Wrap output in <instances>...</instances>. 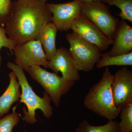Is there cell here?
Returning a JSON list of instances; mask_svg holds the SVG:
<instances>
[{"mask_svg":"<svg viewBox=\"0 0 132 132\" xmlns=\"http://www.w3.org/2000/svg\"><path fill=\"white\" fill-rule=\"evenodd\" d=\"M52 14L47 3L40 0H16L13 2L5 29L16 44L39 39L51 22Z\"/></svg>","mask_w":132,"mask_h":132,"instance_id":"6da1fadb","label":"cell"},{"mask_svg":"<svg viewBox=\"0 0 132 132\" xmlns=\"http://www.w3.org/2000/svg\"><path fill=\"white\" fill-rule=\"evenodd\" d=\"M113 75L106 68L101 79L94 85L85 96L86 108L109 120H113L120 113L114 102L111 85Z\"/></svg>","mask_w":132,"mask_h":132,"instance_id":"7a4b0ae2","label":"cell"},{"mask_svg":"<svg viewBox=\"0 0 132 132\" xmlns=\"http://www.w3.org/2000/svg\"><path fill=\"white\" fill-rule=\"evenodd\" d=\"M7 66L16 75L21 88L20 102L24 103L27 108V111L25 107L23 109L24 120L31 125L35 123L37 121L35 111L37 109H40L46 118H51L53 114V108L51 105V99L47 93L44 92L43 98L38 96L29 85L24 70L21 67L11 62H7Z\"/></svg>","mask_w":132,"mask_h":132,"instance_id":"3957f363","label":"cell"},{"mask_svg":"<svg viewBox=\"0 0 132 132\" xmlns=\"http://www.w3.org/2000/svg\"><path fill=\"white\" fill-rule=\"evenodd\" d=\"M66 38L70 45L69 50L79 71H92L101 58V51L73 32L67 34Z\"/></svg>","mask_w":132,"mask_h":132,"instance_id":"277c9868","label":"cell"},{"mask_svg":"<svg viewBox=\"0 0 132 132\" xmlns=\"http://www.w3.org/2000/svg\"><path fill=\"white\" fill-rule=\"evenodd\" d=\"M27 72L31 78L43 88L57 107L60 103L62 96L66 94L75 83L55 73L48 72L39 66H32Z\"/></svg>","mask_w":132,"mask_h":132,"instance_id":"5b68a950","label":"cell"},{"mask_svg":"<svg viewBox=\"0 0 132 132\" xmlns=\"http://www.w3.org/2000/svg\"><path fill=\"white\" fill-rule=\"evenodd\" d=\"M81 12L105 35L113 39L120 21L111 14L108 5L101 1L83 2Z\"/></svg>","mask_w":132,"mask_h":132,"instance_id":"8992f818","label":"cell"},{"mask_svg":"<svg viewBox=\"0 0 132 132\" xmlns=\"http://www.w3.org/2000/svg\"><path fill=\"white\" fill-rule=\"evenodd\" d=\"M13 54L15 64L27 72L34 66L47 68L48 61L39 39L16 44Z\"/></svg>","mask_w":132,"mask_h":132,"instance_id":"52a82bcc","label":"cell"},{"mask_svg":"<svg viewBox=\"0 0 132 132\" xmlns=\"http://www.w3.org/2000/svg\"><path fill=\"white\" fill-rule=\"evenodd\" d=\"M82 3L81 0L57 4L47 3L52 13L51 22L59 31L63 32L70 30L73 21L81 13Z\"/></svg>","mask_w":132,"mask_h":132,"instance_id":"ba28073f","label":"cell"},{"mask_svg":"<svg viewBox=\"0 0 132 132\" xmlns=\"http://www.w3.org/2000/svg\"><path fill=\"white\" fill-rule=\"evenodd\" d=\"M71 29L82 39L95 45L101 52L106 50L112 44L113 39L105 35L82 13L73 21Z\"/></svg>","mask_w":132,"mask_h":132,"instance_id":"9c48e42d","label":"cell"},{"mask_svg":"<svg viewBox=\"0 0 132 132\" xmlns=\"http://www.w3.org/2000/svg\"><path fill=\"white\" fill-rule=\"evenodd\" d=\"M114 102L121 110L132 102V71L127 67L118 70L113 75L111 85Z\"/></svg>","mask_w":132,"mask_h":132,"instance_id":"30bf717a","label":"cell"},{"mask_svg":"<svg viewBox=\"0 0 132 132\" xmlns=\"http://www.w3.org/2000/svg\"><path fill=\"white\" fill-rule=\"evenodd\" d=\"M47 68L58 74L60 72L66 80L75 81L80 80V76L69 50L61 47L57 49L54 55L48 61Z\"/></svg>","mask_w":132,"mask_h":132,"instance_id":"8fae6325","label":"cell"},{"mask_svg":"<svg viewBox=\"0 0 132 132\" xmlns=\"http://www.w3.org/2000/svg\"><path fill=\"white\" fill-rule=\"evenodd\" d=\"M112 44L111 50L105 53L108 56L122 55L132 52V27L127 21H120Z\"/></svg>","mask_w":132,"mask_h":132,"instance_id":"7c38bea8","label":"cell"},{"mask_svg":"<svg viewBox=\"0 0 132 132\" xmlns=\"http://www.w3.org/2000/svg\"><path fill=\"white\" fill-rule=\"evenodd\" d=\"M9 76V85L0 97V118L8 113L12 105L19 100L21 95L20 86L16 75L13 72H11Z\"/></svg>","mask_w":132,"mask_h":132,"instance_id":"4fadbf2b","label":"cell"},{"mask_svg":"<svg viewBox=\"0 0 132 132\" xmlns=\"http://www.w3.org/2000/svg\"><path fill=\"white\" fill-rule=\"evenodd\" d=\"M58 29L54 24L50 22L43 30L39 39L42 45L48 60L56 53V38Z\"/></svg>","mask_w":132,"mask_h":132,"instance_id":"5bb4252c","label":"cell"},{"mask_svg":"<svg viewBox=\"0 0 132 132\" xmlns=\"http://www.w3.org/2000/svg\"><path fill=\"white\" fill-rule=\"evenodd\" d=\"M132 52L127 54L116 56H108L102 54L101 58L96 65V68H102L110 66H131Z\"/></svg>","mask_w":132,"mask_h":132,"instance_id":"9a60e30c","label":"cell"},{"mask_svg":"<svg viewBox=\"0 0 132 132\" xmlns=\"http://www.w3.org/2000/svg\"><path fill=\"white\" fill-rule=\"evenodd\" d=\"M119 128V122L113 120H109L106 124L101 126H92L85 120L80 123L76 132H118Z\"/></svg>","mask_w":132,"mask_h":132,"instance_id":"2e32d148","label":"cell"},{"mask_svg":"<svg viewBox=\"0 0 132 132\" xmlns=\"http://www.w3.org/2000/svg\"><path fill=\"white\" fill-rule=\"evenodd\" d=\"M101 2L117 6L120 9L118 15L121 20L132 22V0H102Z\"/></svg>","mask_w":132,"mask_h":132,"instance_id":"e0dca14e","label":"cell"},{"mask_svg":"<svg viewBox=\"0 0 132 132\" xmlns=\"http://www.w3.org/2000/svg\"><path fill=\"white\" fill-rule=\"evenodd\" d=\"M121 121L119 123L118 132L132 131V102L120 111Z\"/></svg>","mask_w":132,"mask_h":132,"instance_id":"ac0fdd59","label":"cell"},{"mask_svg":"<svg viewBox=\"0 0 132 132\" xmlns=\"http://www.w3.org/2000/svg\"><path fill=\"white\" fill-rule=\"evenodd\" d=\"M16 107L13 108L12 113L0 119V132H12L15 126L18 125L20 118L15 111Z\"/></svg>","mask_w":132,"mask_h":132,"instance_id":"d6986e66","label":"cell"},{"mask_svg":"<svg viewBox=\"0 0 132 132\" xmlns=\"http://www.w3.org/2000/svg\"><path fill=\"white\" fill-rule=\"evenodd\" d=\"M12 0H0V26L6 25L12 10Z\"/></svg>","mask_w":132,"mask_h":132,"instance_id":"ffe728a7","label":"cell"},{"mask_svg":"<svg viewBox=\"0 0 132 132\" xmlns=\"http://www.w3.org/2000/svg\"><path fill=\"white\" fill-rule=\"evenodd\" d=\"M6 29L0 26V51L2 47L8 48L12 55L13 54V49L16 43L6 36ZM2 64V57L0 54V69Z\"/></svg>","mask_w":132,"mask_h":132,"instance_id":"44dd1931","label":"cell"},{"mask_svg":"<svg viewBox=\"0 0 132 132\" xmlns=\"http://www.w3.org/2000/svg\"><path fill=\"white\" fill-rule=\"evenodd\" d=\"M83 2H89L92 1H101L102 0H81Z\"/></svg>","mask_w":132,"mask_h":132,"instance_id":"7402d4cb","label":"cell"},{"mask_svg":"<svg viewBox=\"0 0 132 132\" xmlns=\"http://www.w3.org/2000/svg\"><path fill=\"white\" fill-rule=\"evenodd\" d=\"M40 1H43L46 2L47 1H48V0H40Z\"/></svg>","mask_w":132,"mask_h":132,"instance_id":"603a6c76","label":"cell"},{"mask_svg":"<svg viewBox=\"0 0 132 132\" xmlns=\"http://www.w3.org/2000/svg\"><path fill=\"white\" fill-rule=\"evenodd\" d=\"M132 132V131H131V132Z\"/></svg>","mask_w":132,"mask_h":132,"instance_id":"cb8c5ba5","label":"cell"}]
</instances>
